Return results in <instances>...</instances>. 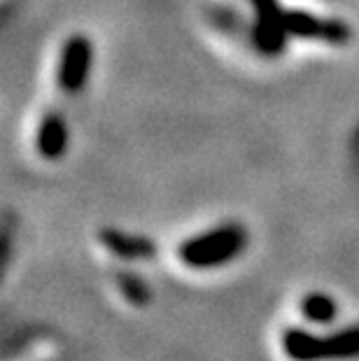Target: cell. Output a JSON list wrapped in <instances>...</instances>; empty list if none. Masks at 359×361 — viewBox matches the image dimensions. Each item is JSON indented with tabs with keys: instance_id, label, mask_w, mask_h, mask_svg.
Segmentation results:
<instances>
[{
	"instance_id": "6",
	"label": "cell",
	"mask_w": 359,
	"mask_h": 361,
	"mask_svg": "<svg viewBox=\"0 0 359 361\" xmlns=\"http://www.w3.org/2000/svg\"><path fill=\"white\" fill-rule=\"evenodd\" d=\"M101 240L108 250L124 259H150L157 255V245L140 235H124L114 228H105L101 231Z\"/></svg>"
},
{
	"instance_id": "3",
	"label": "cell",
	"mask_w": 359,
	"mask_h": 361,
	"mask_svg": "<svg viewBox=\"0 0 359 361\" xmlns=\"http://www.w3.org/2000/svg\"><path fill=\"white\" fill-rule=\"evenodd\" d=\"M255 7V44L264 56H278L285 47L287 26L278 0H252Z\"/></svg>"
},
{
	"instance_id": "5",
	"label": "cell",
	"mask_w": 359,
	"mask_h": 361,
	"mask_svg": "<svg viewBox=\"0 0 359 361\" xmlns=\"http://www.w3.org/2000/svg\"><path fill=\"white\" fill-rule=\"evenodd\" d=\"M285 26L287 33L301 40H320V42H331L343 44L350 40V26L343 24L339 19H320L315 14L303 12V10H287L285 12Z\"/></svg>"
},
{
	"instance_id": "9",
	"label": "cell",
	"mask_w": 359,
	"mask_h": 361,
	"mask_svg": "<svg viewBox=\"0 0 359 361\" xmlns=\"http://www.w3.org/2000/svg\"><path fill=\"white\" fill-rule=\"evenodd\" d=\"M119 287H121L124 296L133 305H145V303L150 301V289L145 287V284L138 278H133L131 273H121L119 275Z\"/></svg>"
},
{
	"instance_id": "8",
	"label": "cell",
	"mask_w": 359,
	"mask_h": 361,
	"mask_svg": "<svg viewBox=\"0 0 359 361\" xmlns=\"http://www.w3.org/2000/svg\"><path fill=\"white\" fill-rule=\"evenodd\" d=\"M301 312L305 314V319L317 322V324H327L336 317V303L334 298H329L327 294H310L303 298L301 303Z\"/></svg>"
},
{
	"instance_id": "4",
	"label": "cell",
	"mask_w": 359,
	"mask_h": 361,
	"mask_svg": "<svg viewBox=\"0 0 359 361\" xmlns=\"http://www.w3.org/2000/svg\"><path fill=\"white\" fill-rule=\"evenodd\" d=\"M91 56H94V47L84 35H73L71 40L63 44L59 61V87L66 94H78L84 89L91 71Z\"/></svg>"
},
{
	"instance_id": "7",
	"label": "cell",
	"mask_w": 359,
	"mask_h": 361,
	"mask_svg": "<svg viewBox=\"0 0 359 361\" xmlns=\"http://www.w3.org/2000/svg\"><path fill=\"white\" fill-rule=\"evenodd\" d=\"M68 147V128L61 114H47L42 119L40 130H37V152L44 159L63 157Z\"/></svg>"
},
{
	"instance_id": "2",
	"label": "cell",
	"mask_w": 359,
	"mask_h": 361,
	"mask_svg": "<svg viewBox=\"0 0 359 361\" xmlns=\"http://www.w3.org/2000/svg\"><path fill=\"white\" fill-rule=\"evenodd\" d=\"M248 231L238 224H224L212 231H205L192 240L182 243L178 255L182 264L192 268H215L221 264H229L245 250Z\"/></svg>"
},
{
	"instance_id": "1",
	"label": "cell",
	"mask_w": 359,
	"mask_h": 361,
	"mask_svg": "<svg viewBox=\"0 0 359 361\" xmlns=\"http://www.w3.org/2000/svg\"><path fill=\"white\" fill-rule=\"evenodd\" d=\"M282 352L289 361L359 359V324L346 326L331 336H312L301 329H289L282 336Z\"/></svg>"
}]
</instances>
